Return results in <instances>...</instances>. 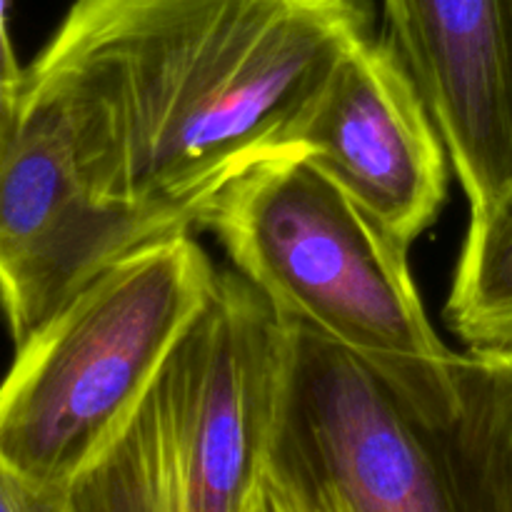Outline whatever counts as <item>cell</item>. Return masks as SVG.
Instances as JSON below:
<instances>
[{
    "label": "cell",
    "instance_id": "cell-11",
    "mask_svg": "<svg viewBox=\"0 0 512 512\" xmlns=\"http://www.w3.org/2000/svg\"><path fill=\"white\" fill-rule=\"evenodd\" d=\"M0 512H63V493L30 483L0 458Z\"/></svg>",
    "mask_w": 512,
    "mask_h": 512
},
{
    "label": "cell",
    "instance_id": "cell-5",
    "mask_svg": "<svg viewBox=\"0 0 512 512\" xmlns=\"http://www.w3.org/2000/svg\"><path fill=\"white\" fill-rule=\"evenodd\" d=\"M285 323L288 353L265 460L340 512H473L438 433L358 358Z\"/></svg>",
    "mask_w": 512,
    "mask_h": 512
},
{
    "label": "cell",
    "instance_id": "cell-13",
    "mask_svg": "<svg viewBox=\"0 0 512 512\" xmlns=\"http://www.w3.org/2000/svg\"><path fill=\"white\" fill-rule=\"evenodd\" d=\"M265 463H268V460H265ZM268 468L273 470V473L278 475V478L283 480V483L288 485L290 490H293L295 498L300 500V505H303L305 512H340L333 503H328V500L320 498L318 493H313V490H308V488H303V485H300V483H295L293 478H288V475H285V473H280V470L273 468V465H270V463H268Z\"/></svg>",
    "mask_w": 512,
    "mask_h": 512
},
{
    "label": "cell",
    "instance_id": "cell-8",
    "mask_svg": "<svg viewBox=\"0 0 512 512\" xmlns=\"http://www.w3.org/2000/svg\"><path fill=\"white\" fill-rule=\"evenodd\" d=\"M470 215L512 188V0H383Z\"/></svg>",
    "mask_w": 512,
    "mask_h": 512
},
{
    "label": "cell",
    "instance_id": "cell-1",
    "mask_svg": "<svg viewBox=\"0 0 512 512\" xmlns=\"http://www.w3.org/2000/svg\"><path fill=\"white\" fill-rule=\"evenodd\" d=\"M373 35V0H75L25 83L100 198L195 230Z\"/></svg>",
    "mask_w": 512,
    "mask_h": 512
},
{
    "label": "cell",
    "instance_id": "cell-14",
    "mask_svg": "<svg viewBox=\"0 0 512 512\" xmlns=\"http://www.w3.org/2000/svg\"><path fill=\"white\" fill-rule=\"evenodd\" d=\"M18 100H20V90L15 93V90L0 88V153H3L10 133H13L15 115H18Z\"/></svg>",
    "mask_w": 512,
    "mask_h": 512
},
{
    "label": "cell",
    "instance_id": "cell-9",
    "mask_svg": "<svg viewBox=\"0 0 512 512\" xmlns=\"http://www.w3.org/2000/svg\"><path fill=\"white\" fill-rule=\"evenodd\" d=\"M438 440L470 510L512 512V350L460 353Z\"/></svg>",
    "mask_w": 512,
    "mask_h": 512
},
{
    "label": "cell",
    "instance_id": "cell-15",
    "mask_svg": "<svg viewBox=\"0 0 512 512\" xmlns=\"http://www.w3.org/2000/svg\"><path fill=\"white\" fill-rule=\"evenodd\" d=\"M243 512H253V510H250V498H248V503H245V508H243Z\"/></svg>",
    "mask_w": 512,
    "mask_h": 512
},
{
    "label": "cell",
    "instance_id": "cell-12",
    "mask_svg": "<svg viewBox=\"0 0 512 512\" xmlns=\"http://www.w3.org/2000/svg\"><path fill=\"white\" fill-rule=\"evenodd\" d=\"M23 80L25 68L18 63L8 30V0H0V88L18 93L23 88Z\"/></svg>",
    "mask_w": 512,
    "mask_h": 512
},
{
    "label": "cell",
    "instance_id": "cell-2",
    "mask_svg": "<svg viewBox=\"0 0 512 512\" xmlns=\"http://www.w3.org/2000/svg\"><path fill=\"white\" fill-rule=\"evenodd\" d=\"M280 318L373 370L438 433L460 353L435 333L408 250L308 155H268L225 185L203 225Z\"/></svg>",
    "mask_w": 512,
    "mask_h": 512
},
{
    "label": "cell",
    "instance_id": "cell-6",
    "mask_svg": "<svg viewBox=\"0 0 512 512\" xmlns=\"http://www.w3.org/2000/svg\"><path fill=\"white\" fill-rule=\"evenodd\" d=\"M183 230L100 198L58 105L23 80L0 153V315L15 345L110 265Z\"/></svg>",
    "mask_w": 512,
    "mask_h": 512
},
{
    "label": "cell",
    "instance_id": "cell-10",
    "mask_svg": "<svg viewBox=\"0 0 512 512\" xmlns=\"http://www.w3.org/2000/svg\"><path fill=\"white\" fill-rule=\"evenodd\" d=\"M445 323L468 350H512V188L470 215Z\"/></svg>",
    "mask_w": 512,
    "mask_h": 512
},
{
    "label": "cell",
    "instance_id": "cell-3",
    "mask_svg": "<svg viewBox=\"0 0 512 512\" xmlns=\"http://www.w3.org/2000/svg\"><path fill=\"white\" fill-rule=\"evenodd\" d=\"M288 323L220 270L158 380L63 490V512H243L268 453Z\"/></svg>",
    "mask_w": 512,
    "mask_h": 512
},
{
    "label": "cell",
    "instance_id": "cell-7",
    "mask_svg": "<svg viewBox=\"0 0 512 512\" xmlns=\"http://www.w3.org/2000/svg\"><path fill=\"white\" fill-rule=\"evenodd\" d=\"M293 148L405 248L440 218L450 155L390 38L373 35L335 65Z\"/></svg>",
    "mask_w": 512,
    "mask_h": 512
},
{
    "label": "cell",
    "instance_id": "cell-4",
    "mask_svg": "<svg viewBox=\"0 0 512 512\" xmlns=\"http://www.w3.org/2000/svg\"><path fill=\"white\" fill-rule=\"evenodd\" d=\"M218 280L193 230L165 235L90 280L0 380V458L63 493L123 428Z\"/></svg>",
    "mask_w": 512,
    "mask_h": 512
}]
</instances>
